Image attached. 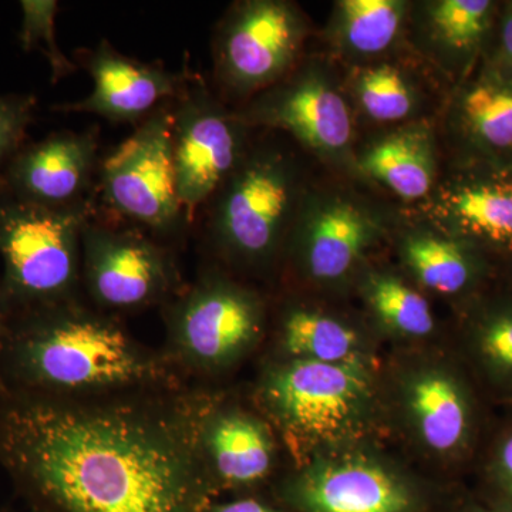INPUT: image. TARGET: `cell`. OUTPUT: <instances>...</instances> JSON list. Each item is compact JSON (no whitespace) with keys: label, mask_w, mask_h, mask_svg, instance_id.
I'll list each match as a JSON object with an SVG mask.
<instances>
[{"label":"cell","mask_w":512,"mask_h":512,"mask_svg":"<svg viewBox=\"0 0 512 512\" xmlns=\"http://www.w3.org/2000/svg\"><path fill=\"white\" fill-rule=\"evenodd\" d=\"M211 389L0 392V470L29 512H204L198 426Z\"/></svg>","instance_id":"cell-1"},{"label":"cell","mask_w":512,"mask_h":512,"mask_svg":"<svg viewBox=\"0 0 512 512\" xmlns=\"http://www.w3.org/2000/svg\"><path fill=\"white\" fill-rule=\"evenodd\" d=\"M3 390L97 396L188 384L163 350L80 298L9 313L0 343Z\"/></svg>","instance_id":"cell-2"},{"label":"cell","mask_w":512,"mask_h":512,"mask_svg":"<svg viewBox=\"0 0 512 512\" xmlns=\"http://www.w3.org/2000/svg\"><path fill=\"white\" fill-rule=\"evenodd\" d=\"M302 158L276 140H252L247 153L208 202V234L232 264L262 269L284 254L312 183Z\"/></svg>","instance_id":"cell-3"},{"label":"cell","mask_w":512,"mask_h":512,"mask_svg":"<svg viewBox=\"0 0 512 512\" xmlns=\"http://www.w3.org/2000/svg\"><path fill=\"white\" fill-rule=\"evenodd\" d=\"M92 202L49 208L0 190V289L9 313L79 298Z\"/></svg>","instance_id":"cell-4"},{"label":"cell","mask_w":512,"mask_h":512,"mask_svg":"<svg viewBox=\"0 0 512 512\" xmlns=\"http://www.w3.org/2000/svg\"><path fill=\"white\" fill-rule=\"evenodd\" d=\"M235 110L252 130L286 134L330 173L355 178L360 126L345 72L326 53L305 55L281 82Z\"/></svg>","instance_id":"cell-5"},{"label":"cell","mask_w":512,"mask_h":512,"mask_svg":"<svg viewBox=\"0 0 512 512\" xmlns=\"http://www.w3.org/2000/svg\"><path fill=\"white\" fill-rule=\"evenodd\" d=\"M161 349L187 382L227 372L258 345L265 303L258 293L211 272L164 305Z\"/></svg>","instance_id":"cell-6"},{"label":"cell","mask_w":512,"mask_h":512,"mask_svg":"<svg viewBox=\"0 0 512 512\" xmlns=\"http://www.w3.org/2000/svg\"><path fill=\"white\" fill-rule=\"evenodd\" d=\"M346 177L312 181L286 241L293 264L316 285L346 281L403 221L399 211L359 190L353 185L356 178L348 183Z\"/></svg>","instance_id":"cell-7"},{"label":"cell","mask_w":512,"mask_h":512,"mask_svg":"<svg viewBox=\"0 0 512 512\" xmlns=\"http://www.w3.org/2000/svg\"><path fill=\"white\" fill-rule=\"evenodd\" d=\"M256 397L265 416L293 444L335 443L365 421L372 380L363 359H278L262 372Z\"/></svg>","instance_id":"cell-8"},{"label":"cell","mask_w":512,"mask_h":512,"mask_svg":"<svg viewBox=\"0 0 512 512\" xmlns=\"http://www.w3.org/2000/svg\"><path fill=\"white\" fill-rule=\"evenodd\" d=\"M312 32L306 13L289 0L232 3L212 40L214 80L221 99L241 107L281 82L305 57Z\"/></svg>","instance_id":"cell-9"},{"label":"cell","mask_w":512,"mask_h":512,"mask_svg":"<svg viewBox=\"0 0 512 512\" xmlns=\"http://www.w3.org/2000/svg\"><path fill=\"white\" fill-rule=\"evenodd\" d=\"M171 131L178 197L190 224L241 163L255 130L200 77L190 76L171 103Z\"/></svg>","instance_id":"cell-10"},{"label":"cell","mask_w":512,"mask_h":512,"mask_svg":"<svg viewBox=\"0 0 512 512\" xmlns=\"http://www.w3.org/2000/svg\"><path fill=\"white\" fill-rule=\"evenodd\" d=\"M171 103L141 120L99 170L104 204L157 235L173 234L185 224L175 174Z\"/></svg>","instance_id":"cell-11"},{"label":"cell","mask_w":512,"mask_h":512,"mask_svg":"<svg viewBox=\"0 0 512 512\" xmlns=\"http://www.w3.org/2000/svg\"><path fill=\"white\" fill-rule=\"evenodd\" d=\"M82 285L101 312L167 303L184 288L174 256L140 228L89 220L82 237Z\"/></svg>","instance_id":"cell-12"},{"label":"cell","mask_w":512,"mask_h":512,"mask_svg":"<svg viewBox=\"0 0 512 512\" xmlns=\"http://www.w3.org/2000/svg\"><path fill=\"white\" fill-rule=\"evenodd\" d=\"M417 210L497 261L512 255V170L444 160L436 190Z\"/></svg>","instance_id":"cell-13"},{"label":"cell","mask_w":512,"mask_h":512,"mask_svg":"<svg viewBox=\"0 0 512 512\" xmlns=\"http://www.w3.org/2000/svg\"><path fill=\"white\" fill-rule=\"evenodd\" d=\"M444 160L512 170V72L481 60L437 120Z\"/></svg>","instance_id":"cell-14"},{"label":"cell","mask_w":512,"mask_h":512,"mask_svg":"<svg viewBox=\"0 0 512 512\" xmlns=\"http://www.w3.org/2000/svg\"><path fill=\"white\" fill-rule=\"evenodd\" d=\"M343 72L357 123L376 130L439 120L450 92V87L409 47Z\"/></svg>","instance_id":"cell-15"},{"label":"cell","mask_w":512,"mask_h":512,"mask_svg":"<svg viewBox=\"0 0 512 512\" xmlns=\"http://www.w3.org/2000/svg\"><path fill=\"white\" fill-rule=\"evenodd\" d=\"M503 0H413L407 47L450 90L484 59Z\"/></svg>","instance_id":"cell-16"},{"label":"cell","mask_w":512,"mask_h":512,"mask_svg":"<svg viewBox=\"0 0 512 512\" xmlns=\"http://www.w3.org/2000/svg\"><path fill=\"white\" fill-rule=\"evenodd\" d=\"M100 163L96 130L53 133L3 165L0 190L42 207H72L90 200Z\"/></svg>","instance_id":"cell-17"},{"label":"cell","mask_w":512,"mask_h":512,"mask_svg":"<svg viewBox=\"0 0 512 512\" xmlns=\"http://www.w3.org/2000/svg\"><path fill=\"white\" fill-rule=\"evenodd\" d=\"M281 494L303 512H409L413 504L409 487L389 467L350 454L313 461Z\"/></svg>","instance_id":"cell-18"},{"label":"cell","mask_w":512,"mask_h":512,"mask_svg":"<svg viewBox=\"0 0 512 512\" xmlns=\"http://www.w3.org/2000/svg\"><path fill=\"white\" fill-rule=\"evenodd\" d=\"M444 148L437 120L414 121L360 136L355 178L380 187L397 201L419 205L429 200L443 173Z\"/></svg>","instance_id":"cell-19"},{"label":"cell","mask_w":512,"mask_h":512,"mask_svg":"<svg viewBox=\"0 0 512 512\" xmlns=\"http://www.w3.org/2000/svg\"><path fill=\"white\" fill-rule=\"evenodd\" d=\"M198 448L217 495L261 484L275 468L271 424L212 390L198 426Z\"/></svg>","instance_id":"cell-20"},{"label":"cell","mask_w":512,"mask_h":512,"mask_svg":"<svg viewBox=\"0 0 512 512\" xmlns=\"http://www.w3.org/2000/svg\"><path fill=\"white\" fill-rule=\"evenodd\" d=\"M82 63L92 77L93 92L57 110L96 114L111 123H140L177 99L190 77L121 55L107 40L82 53Z\"/></svg>","instance_id":"cell-21"},{"label":"cell","mask_w":512,"mask_h":512,"mask_svg":"<svg viewBox=\"0 0 512 512\" xmlns=\"http://www.w3.org/2000/svg\"><path fill=\"white\" fill-rule=\"evenodd\" d=\"M397 249L417 284L448 298L467 301L500 276L497 259L423 218H403Z\"/></svg>","instance_id":"cell-22"},{"label":"cell","mask_w":512,"mask_h":512,"mask_svg":"<svg viewBox=\"0 0 512 512\" xmlns=\"http://www.w3.org/2000/svg\"><path fill=\"white\" fill-rule=\"evenodd\" d=\"M406 403L417 434L430 450L461 456L473 446L476 400L458 373L444 367L419 373L407 386Z\"/></svg>","instance_id":"cell-23"},{"label":"cell","mask_w":512,"mask_h":512,"mask_svg":"<svg viewBox=\"0 0 512 512\" xmlns=\"http://www.w3.org/2000/svg\"><path fill=\"white\" fill-rule=\"evenodd\" d=\"M410 5L409 0H338L323 29L326 55L352 69L406 49Z\"/></svg>","instance_id":"cell-24"},{"label":"cell","mask_w":512,"mask_h":512,"mask_svg":"<svg viewBox=\"0 0 512 512\" xmlns=\"http://www.w3.org/2000/svg\"><path fill=\"white\" fill-rule=\"evenodd\" d=\"M464 303V336L474 366L512 399V284L500 275Z\"/></svg>","instance_id":"cell-25"},{"label":"cell","mask_w":512,"mask_h":512,"mask_svg":"<svg viewBox=\"0 0 512 512\" xmlns=\"http://www.w3.org/2000/svg\"><path fill=\"white\" fill-rule=\"evenodd\" d=\"M281 359L322 363L360 360V338L352 325L315 306H288L281 313L278 329Z\"/></svg>","instance_id":"cell-26"},{"label":"cell","mask_w":512,"mask_h":512,"mask_svg":"<svg viewBox=\"0 0 512 512\" xmlns=\"http://www.w3.org/2000/svg\"><path fill=\"white\" fill-rule=\"evenodd\" d=\"M360 291L373 316L399 335L426 338L436 328L426 296L392 272L367 271Z\"/></svg>","instance_id":"cell-27"},{"label":"cell","mask_w":512,"mask_h":512,"mask_svg":"<svg viewBox=\"0 0 512 512\" xmlns=\"http://www.w3.org/2000/svg\"><path fill=\"white\" fill-rule=\"evenodd\" d=\"M22 25L19 43L25 52H37L46 57L52 73V83L60 82L77 70L76 62L70 60L60 49L56 39V16L59 3L55 0H22Z\"/></svg>","instance_id":"cell-28"},{"label":"cell","mask_w":512,"mask_h":512,"mask_svg":"<svg viewBox=\"0 0 512 512\" xmlns=\"http://www.w3.org/2000/svg\"><path fill=\"white\" fill-rule=\"evenodd\" d=\"M35 110L32 94H0V165L23 147Z\"/></svg>","instance_id":"cell-29"},{"label":"cell","mask_w":512,"mask_h":512,"mask_svg":"<svg viewBox=\"0 0 512 512\" xmlns=\"http://www.w3.org/2000/svg\"><path fill=\"white\" fill-rule=\"evenodd\" d=\"M487 470L495 487L512 503V423L495 439L488 456Z\"/></svg>","instance_id":"cell-30"},{"label":"cell","mask_w":512,"mask_h":512,"mask_svg":"<svg viewBox=\"0 0 512 512\" xmlns=\"http://www.w3.org/2000/svg\"><path fill=\"white\" fill-rule=\"evenodd\" d=\"M484 60L512 72V0L501 2Z\"/></svg>","instance_id":"cell-31"},{"label":"cell","mask_w":512,"mask_h":512,"mask_svg":"<svg viewBox=\"0 0 512 512\" xmlns=\"http://www.w3.org/2000/svg\"><path fill=\"white\" fill-rule=\"evenodd\" d=\"M204 512H281L265 501L255 497L235 498V500L217 503L212 501Z\"/></svg>","instance_id":"cell-32"},{"label":"cell","mask_w":512,"mask_h":512,"mask_svg":"<svg viewBox=\"0 0 512 512\" xmlns=\"http://www.w3.org/2000/svg\"><path fill=\"white\" fill-rule=\"evenodd\" d=\"M9 319V308L3 298L2 289H0V343H2L3 333H5L6 323ZM0 392H3L2 380H0Z\"/></svg>","instance_id":"cell-33"},{"label":"cell","mask_w":512,"mask_h":512,"mask_svg":"<svg viewBox=\"0 0 512 512\" xmlns=\"http://www.w3.org/2000/svg\"><path fill=\"white\" fill-rule=\"evenodd\" d=\"M500 264V275L512 284V255L498 261Z\"/></svg>","instance_id":"cell-34"},{"label":"cell","mask_w":512,"mask_h":512,"mask_svg":"<svg viewBox=\"0 0 512 512\" xmlns=\"http://www.w3.org/2000/svg\"><path fill=\"white\" fill-rule=\"evenodd\" d=\"M485 512H512V511H485Z\"/></svg>","instance_id":"cell-35"}]
</instances>
